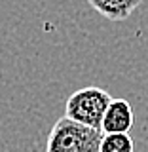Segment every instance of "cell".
Wrapping results in <instances>:
<instances>
[{
	"mask_svg": "<svg viewBox=\"0 0 148 152\" xmlns=\"http://www.w3.org/2000/svg\"><path fill=\"white\" fill-rule=\"evenodd\" d=\"M103 131L70 120L59 118L46 141V152H101Z\"/></svg>",
	"mask_w": 148,
	"mask_h": 152,
	"instance_id": "cell-1",
	"label": "cell"
},
{
	"mask_svg": "<svg viewBox=\"0 0 148 152\" xmlns=\"http://www.w3.org/2000/svg\"><path fill=\"white\" fill-rule=\"evenodd\" d=\"M110 103H112V97L108 95V91H104L103 88L87 86V88L74 91L66 99L65 116L82 124V126L101 129L104 112L110 107Z\"/></svg>",
	"mask_w": 148,
	"mask_h": 152,
	"instance_id": "cell-2",
	"label": "cell"
},
{
	"mask_svg": "<svg viewBox=\"0 0 148 152\" xmlns=\"http://www.w3.org/2000/svg\"><path fill=\"white\" fill-rule=\"evenodd\" d=\"M133 124H135V112H133L129 101L112 99L110 107L104 112L101 131L104 135H108V133H129Z\"/></svg>",
	"mask_w": 148,
	"mask_h": 152,
	"instance_id": "cell-3",
	"label": "cell"
},
{
	"mask_svg": "<svg viewBox=\"0 0 148 152\" xmlns=\"http://www.w3.org/2000/svg\"><path fill=\"white\" fill-rule=\"evenodd\" d=\"M142 0H87L97 13L110 21H123L141 6Z\"/></svg>",
	"mask_w": 148,
	"mask_h": 152,
	"instance_id": "cell-4",
	"label": "cell"
},
{
	"mask_svg": "<svg viewBox=\"0 0 148 152\" xmlns=\"http://www.w3.org/2000/svg\"><path fill=\"white\" fill-rule=\"evenodd\" d=\"M101 152H135L129 133H108L101 141Z\"/></svg>",
	"mask_w": 148,
	"mask_h": 152,
	"instance_id": "cell-5",
	"label": "cell"
}]
</instances>
